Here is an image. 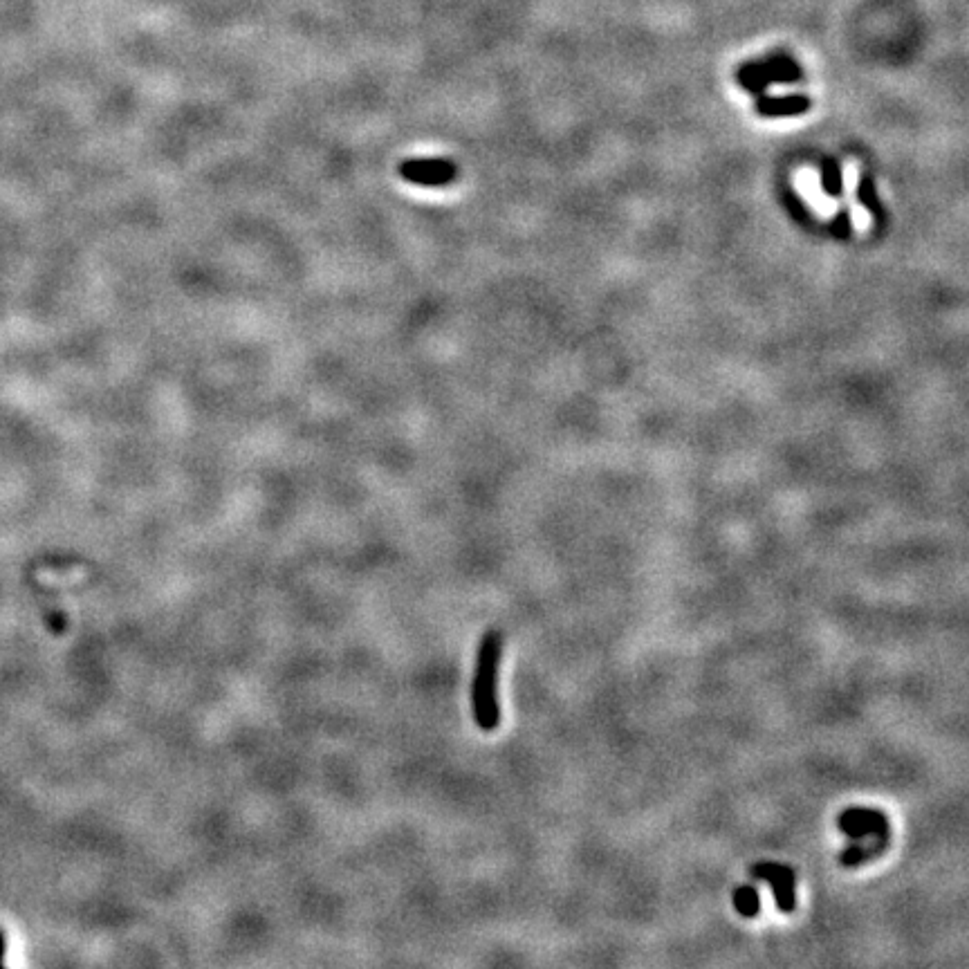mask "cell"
<instances>
[{"label": "cell", "instance_id": "obj_10", "mask_svg": "<svg viewBox=\"0 0 969 969\" xmlns=\"http://www.w3.org/2000/svg\"><path fill=\"white\" fill-rule=\"evenodd\" d=\"M5 963V934H3V929H0V965Z\"/></svg>", "mask_w": 969, "mask_h": 969}, {"label": "cell", "instance_id": "obj_6", "mask_svg": "<svg viewBox=\"0 0 969 969\" xmlns=\"http://www.w3.org/2000/svg\"><path fill=\"white\" fill-rule=\"evenodd\" d=\"M810 108V99L804 95H788V97H763L759 101V113L765 117H788L801 115Z\"/></svg>", "mask_w": 969, "mask_h": 969}, {"label": "cell", "instance_id": "obj_2", "mask_svg": "<svg viewBox=\"0 0 969 969\" xmlns=\"http://www.w3.org/2000/svg\"><path fill=\"white\" fill-rule=\"evenodd\" d=\"M738 81L750 92H761L770 83H797L801 81V68L786 52H774L768 59L752 61L738 70Z\"/></svg>", "mask_w": 969, "mask_h": 969}, {"label": "cell", "instance_id": "obj_9", "mask_svg": "<svg viewBox=\"0 0 969 969\" xmlns=\"http://www.w3.org/2000/svg\"><path fill=\"white\" fill-rule=\"evenodd\" d=\"M732 902H734V909L741 913L743 918L759 916L761 898H759V891H756V887H752V884H743V887L734 889Z\"/></svg>", "mask_w": 969, "mask_h": 969}, {"label": "cell", "instance_id": "obj_8", "mask_svg": "<svg viewBox=\"0 0 969 969\" xmlns=\"http://www.w3.org/2000/svg\"><path fill=\"white\" fill-rule=\"evenodd\" d=\"M855 180H857V169L853 164H848L846 169H844V191H846V200H848V205H851V214H853V223L855 227L860 229V232H864L866 227H869V216H866V211L864 207L860 205V202L855 200Z\"/></svg>", "mask_w": 969, "mask_h": 969}, {"label": "cell", "instance_id": "obj_4", "mask_svg": "<svg viewBox=\"0 0 969 969\" xmlns=\"http://www.w3.org/2000/svg\"><path fill=\"white\" fill-rule=\"evenodd\" d=\"M400 175L415 187L442 189L456 182L458 166L449 158H411L402 162Z\"/></svg>", "mask_w": 969, "mask_h": 969}, {"label": "cell", "instance_id": "obj_7", "mask_svg": "<svg viewBox=\"0 0 969 969\" xmlns=\"http://www.w3.org/2000/svg\"><path fill=\"white\" fill-rule=\"evenodd\" d=\"M797 187L799 191L804 193L806 200L812 205V209L817 211V214L821 218H830L835 214V202L833 200H828V196H824L819 189V178L812 171H801L797 175Z\"/></svg>", "mask_w": 969, "mask_h": 969}, {"label": "cell", "instance_id": "obj_5", "mask_svg": "<svg viewBox=\"0 0 969 969\" xmlns=\"http://www.w3.org/2000/svg\"><path fill=\"white\" fill-rule=\"evenodd\" d=\"M754 880L768 884L774 893V902L781 913H792L797 907V875L786 864L759 862L750 869Z\"/></svg>", "mask_w": 969, "mask_h": 969}, {"label": "cell", "instance_id": "obj_3", "mask_svg": "<svg viewBox=\"0 0 969 969\" xmlns=\"http://www.w3.org/2000/svg\"><path fill=\"white\" fill-rule=\"evenodd\" d=\"M837 828L857 846H864V839L873 837L875 842L887 851V846L891 842L889 817L884 815L882 810H875V808L851 806L837 817Z\"/></svg>", "mask_w": 969, "mask_h": 969}, {"label": "cell", "instance_id": "obj_1", "mask_svg": "<svg viewBox=\"0 0 969 969\" xmlns=\"http://www.w3.org/2000/svg\"><path fill=\"white\" fill-rule=\"evenodd\" d=\"M503 635L489 629L476 653V669L472 680V714L481 732H496L501 725V705H498V667H501Z\"/></svg>", "mask_w": 969, "mask_h": 969}]
</instances>
